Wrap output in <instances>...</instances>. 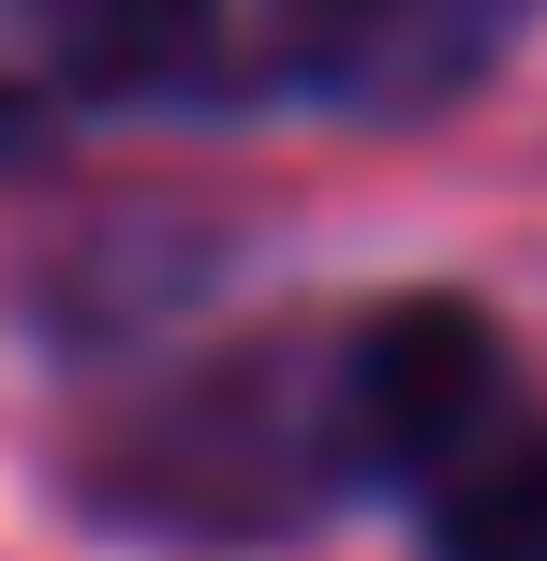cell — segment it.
<instances>
[{
  "label": "cell",
  "instance_id": "obj_3",
  "mask_svg": "<svg viewBox=\"0 0 547 561\" xmlns=\"http://www.w3.org/2000/svg\"><path fill=\"white\" fill-rule=\"evenodd\" d=\"M15 59L89 104H163L223 59V0H0Z\"/></svg>",
  "mask_w": 547,
  "mask_h": 561
},
{
  "label": "cell",
  "instance_id": "obj_2",
  "mask_svg": "<svg viewBox=\"0 0 547 561\" xmlns=\"http://www.w3.org/2000/svg\"><path fill=\"white\" fill-rule=\"evenodd\" d=\"M533 15L547 0H266V59H282L311 104L430 118V104H459V89H489Z\"/></svg>",
  "mask_w": 547,
  "mask_h": 561
},
{
  "label": "cell",
  "instance_id": "obj_1",
  "mask_svg": "<svg viewBox=\"0 0 547 561\" xmlns=\"http://www.w3.org/2000/svg\"><path fill=\"white\" fill-rule=\"evenodd\" d=\"M518 428V355L474 296L296 310L134 385L75 444V503L148 547H282L341 503H444Z\"/></svg>",
  "mask_w": 547,
  "mask_h": 561
},
{
  "label": "cell",
  "instance_id": "obj_4",
  "mask_svg": "<svg viewBox=\"0 0 547 561\" xmlns=\"http://www.w3.org/2000/svg\"><path fill=\"white\" fill-rule=\"evenodd\" d=\"M430 561H547V428H518L489 473L430 503Z\"/></svg>",
  "mask_w": 547,
  "mask_h": 561
},
{
  "label": "cell",
  "instance_id": "obj_5",
  "mask_svg": "<svg viewBox=\"0 0 547 561\" xmlns=\"http://www.w3.org/2000/svg\"><path fill=\"white\" fill-rule=\"evenodd\" d=\"M0 148H30V104H15V89H0Z\"/></svg>",
  "mask_w": 547,
  "mask_h": 561
}]
</instances>
